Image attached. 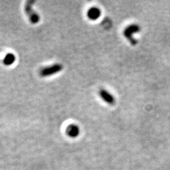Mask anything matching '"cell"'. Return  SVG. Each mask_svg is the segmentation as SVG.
Wrapping results in <instances>:
<instances>
[{
  "mask_svg": "<svg viewBox=\"0 0 170 170\" xmlns=\"http://www.w3.org/2000/svg\"><path fill=\"white\" fill-rule=\"evenodd\" d=\"M99 96L106 104L109 105H114L115 103V99L109 92L106 89H100L99 91Z\"/></svg>",
  "mask_w": 170,
  "mask_h": 170,
  "instance_id": "cell-3",
  "label": "cell"
},
{
  "mask_svg": "<svg viewBox=\"0 0 170 170\" xmlns=\"http://www.w3.org/2000/svg\"><path fill=\"white\" fill-rule=\"evenodd\" d=\"M79 133V129L75 125H71L67 128V134L71 138H76Z\"/></svg>",
  "mask_w": 170,
  "mask_h": 170,
  "instance_id": "cell-6",
  "label": "cell"
},
{
  "mask_svg": "<svg viewBox=\"0 0 170 170\" xmlns=\"http://www.w3.org/2000/svg\"><path fill=\"white\" fill-rule=\"evenodd\" d=\"M101 13V10L99 9V8L92 7V8H91V9H89V10H88L87 17L89 19L94 21V20L98 19L100 17Z\"/></svg>",
  "mask_w": 170,
  "mask_h": 170,
  "instance_id": "cell-5",
  "label": "cell"
},
{
  "mask_svg": "<svg viewBox=\"0 0 170 170\" xmlns=\"http://www.w3.org/2000/svg\"><path fill=\"white\" fill-rule=\"evenodd\" d=\"M15 60V57L14 55H13V54H8V55H6L5 58H4V64L6 65H9L11 64H12V63L14 62Z\"/></svg>",
  "mask_w": 170,
  "mask_h": 170,
  "instance_id": "cell-7",
  "label": "cell"
},
{
  "mask_svg": "<svg viewBox=\"0 0 170 170\" xmlns=\"http://www.w3.org/2000/svg\"><path fill=\"white\" fill-rule=\"evenodd\" d=\"M33 2H28L26 4V6H25V10H26V12L27 13V15L29 17V19H30L31 21L33 23V24H36L39 21V17L36 14V13L34 12L31 9V4L33 3Z\"/></svg>",
  "mask_w": 170,
  "mask_h": 170,
  "instance_id": "cell-4",
  "label": "cell"
},
{
  "mask_svg": "<svg viewBox=\"0 0 170 170\" xmlns=\"http://www.w3.org/2000/svg\"><path fill=\"white\" fill-rule=\"evenodd\" d=\"M62 70V66L60 64L53 65L52 66L45 67L43 69L41 70V71L40 72V74L41 77H48L53 74L58 73V72H60Z\"/></svg>",
  "mask_w": 170,
  "mask_h": 170,
  "instance_id": "cell-2",
  "label": "cell"
},
{
  "mask_svg": "<svg viewBox=\"0 0 170 170\" xmlns=\"http://www.w3.org/2000/svg\"><path fill=\"white\" fill-rule=\"evenodd\" d=\"M140 31V27L138 24L129 25L124 29L123 34V36L128 40L129 43L132 45H137L138 41L133 38V33H137Z\"/></svg>",
  "mask_w": 170,
  "mask_h": 170,
  "instance_id": "cell-1",
  "label": "cell"
}]
</instances>
